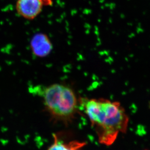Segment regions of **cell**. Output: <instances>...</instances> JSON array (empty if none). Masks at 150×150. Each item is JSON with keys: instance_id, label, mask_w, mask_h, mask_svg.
I'll return each instance as SVG.
<instances>
[{"instance_id": "1", "label": "cell", "mask_w": 150, "mask_h": 150, "mask_svg": "<svg viewBox=\"0 0 150 150\" xmlns=\"http://www.w3.org/2000/svg\"><path fill=\"white\" fill-rule=\"evenodd\" d=\"M79 102L94 128L99 143L111 146L119 134L126 133L129 117L119 102L104 98H81Z\"/></svg>"}, {"instance_id": "2", "label": "cell", "mask_w": 150, "mask_h": 150, "mask_svg": "<svg viewBox=\"0 0 150 150\" xmlns=\"http://www.w3.org/2000/svg\"><path fill=\"white\" fill-rule=\"evenodd\" d=\"M45 108L55 120L68 123L75 118L78 100L74 91L65 85L55 83L40 91Z\"/></svg>"}, {"instance_id": "3", "label": "cell", "mask_w": 150, "mask_h": 150, "mask_svg": "<svg viewBox=\"0 0 150 150\" xmlns=\"http://www.w3.org/2000/svg\"><path fill=\"white\" fill-rule=\"evenodd\" d=\"M44 6L43 0H17L16 9L20 16L26 20H34L41 13Z\"/></svg>"}, {"instance_id": "4", "label": "cell", "mask_w": 150, "mask_h": 150, "mask_svg": "<svg viewBox=\"0 0 150 150\" xmlns=\"http://www.w3.org/2000/svg\"><path fill=\"white\" fill-rule=\"evenodd\" d=\"M30 48L33 54L38 57H44L52 50L53 45L49 37L44 33H37L31 38Z\"/></svg>"}, {"instance_id": "5", "label": "cell", "mask_w": 150, "mask_h": 150, "mask_svg": "<svg viewBox=\"0 0 150 150\" xmlns=\"http://www.w3.org/2000/svg\"><path fill=\"white\" fill-rule=\"evenodd\" d=\"M54 142L47 150H81L86 145L85 142L72 140L65 142L59 139L57 135H54Z\"/></svg>"}, {"instance_id": "6", "label": "cell", "mask_w": 150, "mask_h": 150, "mask_svg": "<svg viewBox=\"0 0 150 150\" xmlns=\"http://www.w3.org/2000/svg\"><path fill=\"white\" fill-rule=\"evenodd\" d=\"M45 6H51L52 5V0H43Z\"/></svg>"}, {"instance_id": "7", "label": "cell", "mask_w": 150, "mask_h": 150, "mask_svg": "<svg viewBox=\"0 0 150 150\" xmlns=\"http://www.w3.org/2000/svg\"></svg>"}]
</instances>
